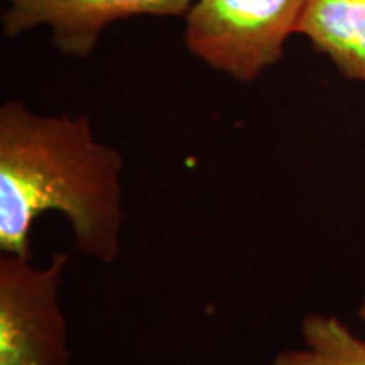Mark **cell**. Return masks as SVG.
<instances>
[{
    "label": "cell",
    "instance_id": "obj_1",
    "mask_svg": "<svg viewBox=\"0 0 365 365\" xmlns=\"http://www.w3.org/2000/svg\"><path fill=\"white\" fill-rule=\"evenodd\" d=\"M124 156L97 139L86 115H43L22 100L0 107V250L33 257L44 212L70 223L75 249L102 264L120 254Z\"/></svg>",
    "mask_w": 365,
    "mask_h": 365
},
{
    "label": "cell",
    "instance_id": "obj_2",
    "mask_svg": "<svg viewBox=\"0 0 365 365\" xmlns=\"http://www.w3.org/2000/svg\"><path fill=\"white\" fill-rule=\"evenodd\" d=\"M308 0H195L182 43L196 59L240 83H254L284 56Z\"/></svg>",
    "mask_w": 365,
    "mask_h": 365
},
{
    "label": "cell",
    "instance_id": "obj_3",
    "mask_svg": "<svg viewBox=\"0 0 365 365\" xmlns=\"http://www.w3.org/2000/svg\"><path fill=\"white\" fill-rule=\"evenodd\" d=\"M31 259L0 257V365H70L59 301L70 255L56 252L43 267Z\"/></svg>",
    "mask_w": 365,
    "mask_h": 365
},
{
    "label": "cell",
    "instance_id": "obj_4",
    "mask_svg": "<svg viewBox=\"0 0 365 365\" xmlns=\"http://www.w3.org/2000/svg\"><path fill=\"white\" fill-rule=\"evenodd\" d=\"M195 0H4L2 34L16 39L46 27L65 56L93 54L113 22L132 17H185Z\"/></svg>",
    "mask_w": 365,
    "mask_h": 365
},
{
    "label": "cell",
    "instance_id": "obj_5",
    "mask_svg": "<svg viewBox=\"0 0 365 365\" xmlns=\"http://www.w3.org/2000/svg\"><path fill=\"white\" fill-rule=\"evenodd\" d=\"M298 34L341 76L365 83V0H308Z\"/></svg>",
    "mask_w": 365,
    "mask_h": 365
},
{
    "label": "cell",
    "instance_id": "obj_6",
    "mask_svg": "<svg viewBox=\"0 0 365 365\" xmlns=\"http://www.w3.org/2000/svg\"><path fill=\"white\" fill-rule=\"evenodd\" d=\"M304 349L284 350L274 365H365V340L339 318L308 314L301 323Z\"/></svg>",
    "mask_w": 365,
    "mask_h": 365
},
{
    "label": "cell",
    "instance_id": "obj_7",
    "mask_svg": "<svg viewBox=\"0 0 365 365\" xmlns=\"http://www.w3.org/2000/svg\"><path fill=\"white\" fill-rule=\"evenodd\" d=\"M359 317L364 319L365 322V294H364V301H362V307H360V309H359Z\"/></svg>",
    "mask_w": 365,
    "mask_h": 365
}]
</instances>
